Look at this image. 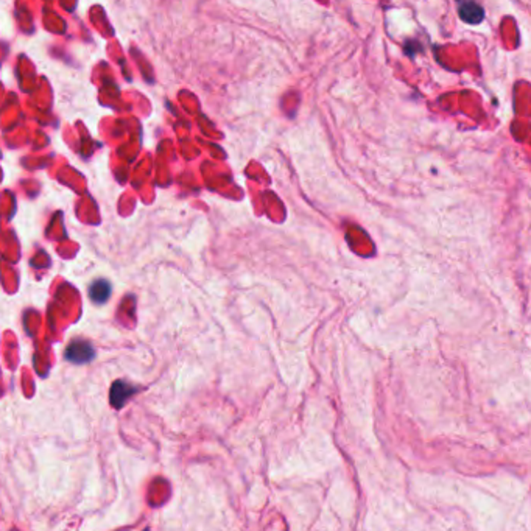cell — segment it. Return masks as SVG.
Instances as JSON below:
<instances>
[{
    "instance_id": "obj_1",
    "label": "cell",
    "mask_w": 531,
    "mask_h": 531,
    "mask_svg": "<svg viewBox=\"0 0 531 531\" xmlns=\"http://www.w3.org/2000/svg\"><path fill=\"white\" fill-rule=\"evenodd\" d=\"M95 357V349L89 343V341L76 340L72 341L71 345L66 347L64 359L75 365H86V363L92 361Z\"/></svg>"
},
{
    "instance_id": "obj_2",
    "label": "cell",
    "mask_w": 531,
    "mask_h": 531,
    "mask_svg": "<svg viewBox=\"0 0 531 531\" xmlns=\"http://www.w3.org/2000/svg\"><path fill=\"white\" fill-rule=\"evenodd\" d=\"M136 391L137 388L130 385L128 382H123V380L114 382L113 387H111V396H109L111 405H113L114 408L120 410L125 405V402H127L130 397L136 393Z\"/></svg>"
},
{
    "instance_id": "obj_3",
    "label": "cell",
    "mask_w": 531,
    "mask_h": 531,
    "mask_svg": "<svg viewBox=\"0 0 531 531\" xmlns=\"http://www.w3.org/2000/svg\"><path fill=\"white\" fill-rule=\"evenodd\" d=\"M113 287L106 279H97L89 287V298L95 304H104L111 298Z\"/></svg>"
},
{
    "instance_id": "obj_4",
    "label": "cell",
    "mask_w": 531,
    "mask_h": 531,
    "mask_svg": "<svg viewBox=\"0 0 531 531\" xmlns=\"http://www.w3.org/2000/svg\"><path fill=\"white\" fill-rule=\"evenodd\" d=\"M460 18L464 20V22L467 24H480L481 20H483L485 15H483V8L481 6H478L475 2H471V0H467V2L461 4L460 5Z\"/></svg>"
}]
</instances>
